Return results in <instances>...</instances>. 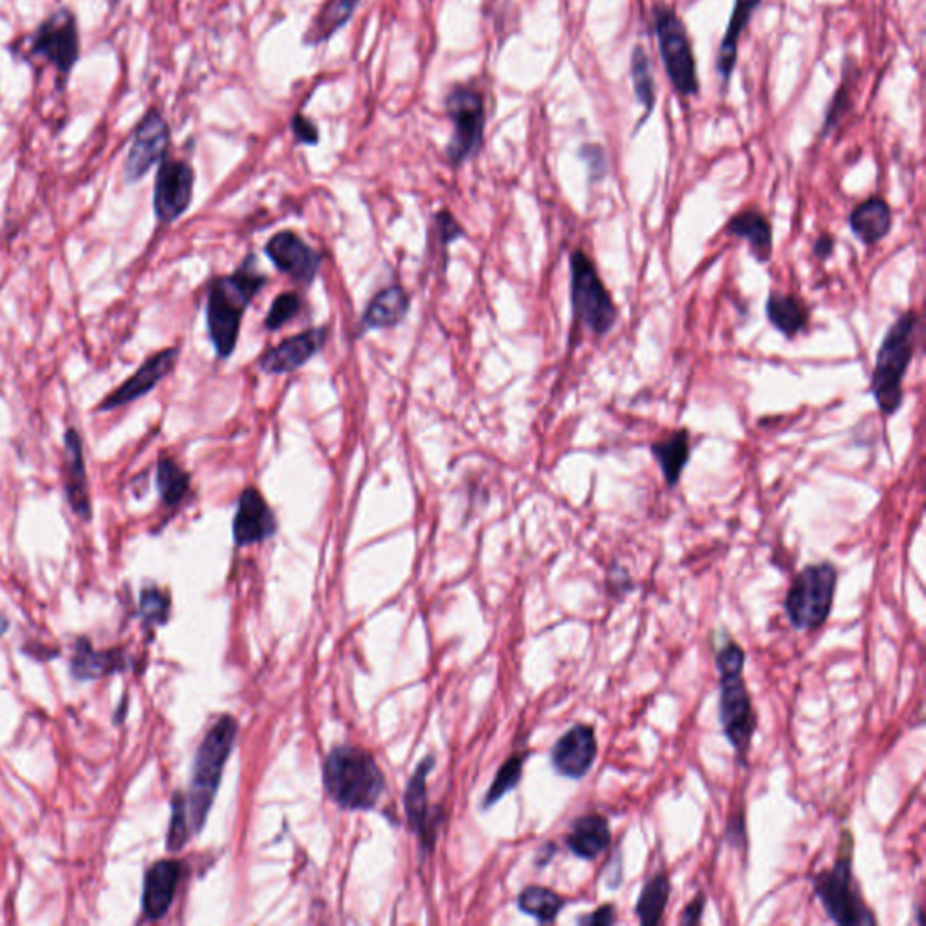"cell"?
Returning <instances> with one entry per match:
<instances>
[{"label": "cell", "mask_w": 926, "mask_h": 926, "mask_svg": "<svg viewBox=\"0 0 926 926\" xmlns=\"http://www.w3.org/2000/svg\"><path fill=\"white\" fill-rule=\"evenodd\" d=\"M852 860H854V840H852L851 831H843L837 860L831 869L818 872L817 876L812 877V891L829 919L837 925H877L874 912L866 905L862 891L858 886L854 871H852Z\"/></svg>", "instance_id": "5b68a950"}, {"label": "cell", "mask_w": 926, "mask_h": 926, "mask_svg": "<svg viewBox=\"0 0 926 926\" xmlns=\"http://www.w3.org/2000/svg\"><path fill=\"white\" fill-rule=\"evenodd\" d=\"M232 531L234 541L240 546L254 545L276 534V517L263 494L254 487L241 492Z\"/></svg>", "instance_id": "ac0fdd59"}, {"label": "cell", "mask_w": 926, "mask_h": 926, "mask_svg": "<svg viewBox=\"0 0 926 926\" xmlns=\"http://www.w3.org/2000/svg\"><path fill=\"white\" fill-rule=\"evenodd\" d=\"M653 28L671 86L675 87L682 98L699 95L701 82L696 73L695 53L684 22L668 6H657L653 10Z\"/></svg>", "instance_id": "9c48e42d"}, {"label": "cell", "mask_w": 926, "mask_h": 926, "mask_svg": "<svg viewBox=\"0 0 926 926\" xmlns=\"http://www.w3.org/2000/svg\"><path fill=\"white\" fill-rule=\"evenodd\" d=\"M156 483H158L161 503L169 509L180 505L191 491V476L187 475L171 456L158 458Z\"/></svg>", "instance_id": "1f68e13d"}, {"label": "cell", "mask_w": 926, "mask_h": 926, "mask_svg": "<svg viewBox=\"0 0 926 926\" xmlns=\"http://www.w3.org/2000/svg\"><path fill=\"white\" fill-rule=\"evenodd\" d=\"M834 248H837V240H834V236H831V234H823V236H820L817 241H815L812 254H815V257H818V259L826 260L834 254Z\"/></svg>", "instance_id": "f6af8a7d"}, {"label": "cell", "mask_w": 926, "mask_h": 926, "mask_svg": "<svg viewBox=\"0 0 926 926\" xmlns=\"http://www.w3.org/2000/svg\"><path fill=\"white\" fill-rule=\"evenodd\" d=\"M8 628H10V621H8L6 617L0 616V636H2V634H6V631H8Z\"/></svg>", "instance_id": "bcb514c9"}, {"label": "cell", "mask_w": 926, "mask_h": 926, "mask_svg": "<svg viewBox=\"0 0 926 926\" xmlns=\"http://www.w3.org/2000/svg\"><path fill=\"white\" fill-rule=\"evenodd\" d=\"M571 299L576 324L596 337L608 336L614 330L619 310L597 272L596 263L582 248L571 254Z\"/></svg>", "instance_id": "ba28073f"}, {"label": "cell", "mask_w": 926, "mask_h": 926, "mask_svg": "<svg viewBox=\"0 0 926 926\" xmlns=\"http://www.w3.org/2000/svg\"><path fill=\"white\" fill-rule=\"evenodd\" d=\"M670 896L671 882L668 872H657L642 886L636 908H634L639 923L645 926L659 925L662 922V916H664V911H667Z\"/></svg>", "instance_id": "f546056e"}, {"label": "cell", "mask_w": 926, "mask_h": 926, "mask_svg": "<svg viewBox=\"0 0 926 926\" xmlns=\"http://www.w3.org/2000/svg\"><path fill=\"white\" fill-rule=\"evenodd\" d=\"M727 236L747 241L752 256L758 263H767L773 256V225L764 212L746 209L727 221L724 228Z\"/></svg>", "instance_id": "603a6c76"}, {"label": "cell", "mask_w": 926, "mask_h": 926, "mask_svg": "<svg viewBox=\"0 0 926 926\" xmlns=\"http://www.w3.org/2000/svg\"><path fill=\"white\" fill-rule=\"evenodd\" d=\"M62 478L64 492L71 511L81 520L93 518L89 481H87L86 458H84V441L75 427H67L64 435V458H62Z\"/></svg>", "instance_id": "e0dca14e"}, {"label": "cell", "mask_w": 926, "mask_h": 926, "mask_svg": "<svg viewBox=\"0 0 926 926\" xmlns=\"http://www.w3.org/2000/svg\"><path fill=\"white\" fill-rule=\"evenodd\" d=\"M919 316L916 310H906L892 322L877 348L876 364L872 370V398L883 416H894L902 409L905 401L903 381H905L916 350V331Z\"/></svg>", "instance_id": "3957f363"}, {"label": "cell", "mask_w": 926, "mask_h": 926, "mask_svg": "<svg viewBox=\"0 0 926 926\" xmlns=\"http://www.w3.org/2000/svg\"><path fill=\"white\" fill-rule=\"evenodd\" d=\"M178 355H180L178 348H167V350L152 355L151 359H147L127 381L121 382L120 386L110 391L109 395L95 407V413H109V411L120 409V407L138 401L141 396L149 395L166 376L171 375L175 362H178Z\"/></svg>", "instance_id": "5bb4252c"}, {"label": "cell", "mask_w": 926, "mask_h": 926, "mask_svg": "<svg viewBox=\"0 0 926 926\" xmlns=\"http://www.w3.org/2000/svg\"><path fill=\"white\" fill-rule=\"evenodd\" d=\"M302 310L301 297L294 294V291H286L276 297V301L272 302L270 311L266 316L265 326L268 330H279L280 326L286 322L294 321Z\"/></svg>", "instance_id": "8d00e7d4"}, {"label": "cell", "mask_w": 926, "mask_h": 926, "mask_svg": "<svg viewBox=\"0 0 926 926\" xmlns=\"http://www.w3.org/2000/svg\"><path fill=\"white\" fill-rule=\"evenodd\" d=\"M126 668V659L121 651H98L93 648L89 639H78L71 659V673L78 681H93L100 677L116 673Z\"/></svg>", "instance_id": "484cf974"}, {"label": "cell", "mask_w": 926, "mask_h": 926, "mask_svg": "<svg viewBox=\"0 0 926 926\" xmlns=\"http://www.w3.org/2000/svg\"><path fill=\"white\" fill-rule=\"evenodd\" d=\"M716 671H719V722L722 733L736 753V760L746 764L756 732V711L752 693L744 679L746 651L738 642L730 641L716 651Z\"/></svg>", "instance_id": "6da1fadb"}, {"label": "cell", "mask_w": 926, "mask_h": 926, "mask_svg": "<svg viewBox=\"0 0 926 926\" xmlns=\"http://www.w3.org/2000/svg\"><path fill=\"white\" fill-rule=\"evenodd\" d=\"M767 321L786 339H795L809 326V308L806 302L791 294L771 291L766 302Z\"/></svg>", "instance_id": "4316f807"}, {"label": "cell", "mask_w": 926, "mask_h": 926, "mask_svg": "<svg viewBox=\"0 0 926 926\" xmlns=\"http://www.w3.org/2000/svg\"><path fill=\"white\" fill-rule=\"evenodd\" d=\"M436 226H438V231H440L441 243H444V245H449L453 241L464 236V231H461V226L458 225V221H456L455 217H453L447 211H441L436 214Z\"/></svg>", "instance_id": "b9f144b4"}, {"label": "cell", "mask_w": 926, "mask_h": 926, "mask_svg": "<svg viewBox=\"0 0 926 926\" xmlns=\"http://www.w3.org/2000/svg\"><path fill=\"white\" fill-rule=\"evenodd\" d=\"M30 55L53 65L64 82L67 81L81 56L76 17L65 8L51 13L30 36Z\"/></svg>", "instance_id": "30bf717a"}, {"label": "cell", "mask_w": 926, "mask_h": 926, "mask_svg": "<svg viewBox=\"0 0 926 926\" xmlns=\"http://www.w3.org/2000/svg\"><path fill=\"white\" fill-rule=\"evenodd\" d=\"M762 0H735L732 17L727 22L726 35L722 39L721 47L716 53V73L721 78L722 89H726L732 81L735 71L736 56H738V44L747 25L752 22L753 13L758 10Z\"/></svg>", "instance_id": "7402d4cb"}, {"label": "cell", "mask_w": 926, "mask_h": 926, "mask_svg": "<svg viewBox=\"0 0 926 926\" xmlns=\"http://www.w3.org/2000/svg\"><path fill=\"white\" fill-rule=\"evenodd\" d=\"M447 115L455 124L447 158L453 166H461L481 147L486 129V106L480 93L471 87H456L446 100Z\"/></svg>", "instance_id": "8fae6325"}, {"label": "cell", "mask_w": 926, "mask_h": 926, "mask_svg": "<svg viewBox=\"0 0 926 926\" xmlns=\"http://www.w3.org/2000/svg\"><path fill=\"white\" fill-rule=\"evenodd\" d=\"M566 847L583 862H594L608 851L611 843L610 823L599 812H588L572 821L565 838Z\"/></svg>", "instance_id": "44dd1931"}, {"label": "cell", "mask_w": 926, "mask_h": 926, "mask_svg": "<svg viewBox=\"0 0 926 926\" xmlns=\"http://www.w3.org/2000/svg\"><path fill=\"white\" fill-rule=\"evenodd\" d=\"M252 257L232 276L217 277L209 286L206 297V328L220 359L234 353L240 337L241 321L248 306L266 285V276L251 266Z\"/></svg>", "instance_id": "7a4b0ae2"}, {"label": "cell", "mask_w": 926, "mask_h": 926, "mask_svg": "<svg viewBox=\"0 0 926 926\" xmlns=\"http://www.w3.org/2000/svg\"><path fill=\"white\" fill-rule=\"evenodd\" d=\"M597 752L599 744L596 727L590 724H574L552 747V767L557 775L565 776L568 780H583L596 764Z\"/></svg>", "instance_id": "9a60e30c"}, {"label": "cell", "mask_w": 926, "mask_h": 926, "mask_svg": "<svg viewBox=\"0 0 926 926\" xmlns=\"http://www.w3.org/2000/svg\"><path fill=\"white\" fill-rule=\"evenodd\" d=\"M180 876L181 865L174 860H160L147 871L141 911L149 922H160L171 911Z\"/></svg>", "instance_id": "ffe728a7"}, {"label": "cell", "mask_w": 926, "mask_h": 926, "mask_svg": "<svg viewBox=\"0 0 926 926\" xmlns=\"http://www.w3.org/2000/svg\"><path fill=\"white\" fill-rule=\"evenodd\" d=\"M236 735L237 722L232 716H223L216 726L206 733L195 752L191 791L187 800L189 821L194 832H200L205 826L206 817L220 789L223 769L236 742Z\"/></svg>", "instance_id": "8992f818"}, {"label": "cell", "mask_w": 926, "mask_h": 926, "mask_svg": "<svg viewBox=\"0 0 926 926\" xmlns=\"http://www.w3.org/2000/svg\"><path fill=\"white\" fill-rule=\"evenodd\" d=\"M707 905V897L704 892H699L690 903H688L686 908L682 912L681 923L682 926H693L699 925L702 922V914L706 911Z\"/></svg>", "instance_id": "ee69618b"}, {"label": "cell", "mask_w": 926, "mask_h": 926, "mask_svg": "<svg viewBox=\"0 0 926 926\" xmlns=\"http://www.w3.org/2000/svg\"><path fill=\"white\" fill-rule=\"evenodd\" d=\"M838 568L831 561L807 565L786 594V616L798 631H817L829 621L837 596Z\"/></svg>", "instance_id": "52a82bcc"}, {"label": "cell", "mask_w": 926, "mask_h": 926, "mask_svg": "<svg viewBox=\"0 0 926 926\" xmlns=\"http://www.w3.org/2000/svg\"><path fill=\"white\" fill-rule=\"evenodd\" d=\"M651 456L661 467L662 478L675 489L691 458V436L688 429H677L650 446Z\"/></svg>", "instance_id": "d4e9b609"}, {"label": "cell", "mask_w": 926, "mask_h": 926, "mask_svg": "<svg viewBox=\"0 0 926 926\" xmlns=\"http://www.w3.org/2000/svg\"><path fill=\"white\" fill-rule=\"evenodd\" d=\"M892 209L882 195H872L869 200L858 203L849 214V226L852 234L862 241L863 245H877L892 231Z\"/></svg>", "instance_id": "cb8c5ba5"}, {"label": "cell", "mask_w": 926, "mask_h": 926, "mask_svg": "<svg viewBox=\"0 0 926 926\" xmlns=\"http://www.w3.org/2000/svg\"><path fill=\"white\" fill-rule=\"evenodd\" d=\"M577 925L583 926H611L617 923L616 906L611 903L599 906L596 912H590L586 916L577 917Z\"/></svg>", "instance_id": "60d3db41"}, {"label": "cell", "mask_w": 926, "mask_h": 926, "mask_svg": "<svg viewBox=\"0 0 926 926\" xmlns=\"http://www.w3.org/2000/svg\"><path fill=\"white\" fill-rule=\"evenodd\" d=\"M194 194V171L183 160L160 161L155 181V214L160 223H174L191 206Z\"/></svg>", "instance_id": "4fadbf2b"}, {"label": "cell", "mask_w": 926, "mask_h": 926, "mask_svg": "<svg viewBox=\"0 0 926 926\" xmlns=\"http://www.w3.org/2000/svg\"><path fill=\"white\" fill-rule=\"evenodd\" d=\"M265 251L277 270L305 286L313 283L321 268V254L294 232H279L268 241Z\"/></svg>", "instance_id": "2e32d148"}, {"label": "cell", "mask_w": 926, "mask_h": 926, "mask_svg": "<svg viewBox=\"0 0 926 926\" xmlns=\"http://www.w3.org/2000/svg\"><path fill=\"white\" fill-rule=\"evenodd\" d=\"M140 616L147 625H163L169 617V599L156 588L141 592Z\"/></svg>", "instance_id": "74e56055"}, {"label": "cell", "mask_w": 926, "mask_h": 926, "mask_svg": "<svg viewBox=\"0 0 926 926\" xmlns=\"http://www.w3.org/2000/svg\"><path fill=\"white\" fill-rule=\"evenodd\" d=\"M566 900L557 892L546 886H526L518 896V906L526 916L534 917L537 923H554L565 908Z\"/></svg>", "instance_id": "d6a6232c"}, {"label": "cell", "mask_w": 926, "mask_h": 926, "mask_svg": "<svg viewBox=\"0 0 926 926\" xmlns=\"http://www.w3.org/2000/svg\"><path fill=\"white\" fill-rule=\"evenodd\" d=\"M630 76L634 95H636L637 102L645 107V116H642L641 124L637 126L641 127L653 113L657 98L653 64H651L650 56L641 44H637L631 51Z\"/></svg>", "instance_id": "4dcf8cb0"}, {"label": "cell", "mask_w": 926, "mask_h": 926, "mask_svg": "<svg viewBox=\"0 0 926 926\" xmlns=\"http://www.w3.org/2000/svg\"><path fill=\"white\" fill-rule=\"evenodd\" d=\"M525 755H514L501 766L500 771L496 775L494 781H492L491 789L486 795L483 807L494 806L496 801L505 797L507 792L517 789L521 780V775H523V762H525Z\"/></svg>", "instance_id": "e575fe53"}, {"label": "cell", "mask_w": 926, "mask_h": 926, "mask_svg": "<svg viewBox=\"0 0 926 926\" xmlns=\"http://www.w3.org/2000/svg\"><path fill=\"white\" fill-rule=\"evenodd\" d=\"M324 787L342 809L368 811L384 791V775L375 758L361 747H337L324 762Z\"/></svg>", "instance_id": "277c9868"}, {"label": "cell", "mask_w": 926, "mask_h": 926, "mask_svg": "<svg viewBox=\"0 0 926 926\" xmlns=\"http://www.w3.org/2000/svg\"><path fill=\"white\" fill-rule=\"evenodd\" d=\"M849 109H851V87L847 84L845 76L843 82H841V86L838 87L837 95L832 98L829 110H827L826 121H823L821 135H829V132L838 126V121L843 118V115H845Z\"/></svg>", "instance_id": "f35d334b"}, {"label": "cell", "mask_w": 926, "mask_h": 926, "mask_svg": "<svg viewBox=\"0 0 926 926\" xmlns=\"http://www.w3.org/2000/svg\"><path fill=\"white\" fill-rule=\"evenodd\" d=\"M579 156L586 163L590 181H602L608 172V161H606V152L602 146L597 143H586L579 149Z\"/></svg>", "instance_id": "ab89813d"}, {"label": "cell", "mask_w": 926, "mask_h": 926, "mask_svg": "<svg viewBox=\"0 0 926 926\" xmlns=\"http://www.w3.org/2000/svg\"><path fill=\"white\" fill-rule=\"evenodd\" d=\"M359 2L361 0H330L313 28V42L324 41L337 30H341L342 25L350 21Z\"/></svg>", "instance_id": "836d02e7"}, {"label": "cell", "mask_w": 926, "mask_h": 926, "mask_svg": "<svg viewBox=\"0 0 926 926\" xmlns=\"http://www.w3.org/2000/svg\"><path fill=\"white\" fill-rule=\"evenodd\" d=\"M435 766V758L427 756L421 762V766L416 767L415 775L411 776L409 784H407L406 791V815L409 820V826L413 831L422 838L424 843L429 840V826H427V775ZM432 841V840H429Z\"/></svg>", "instance_id": "f1b7e54d"}, {"label": "cell", "mask_w": 926, "mask_h": 926, "mask_svg": "<svg viewBox=\"0 0 926 926\" xmlns=\"http://www.w3.org/2000/svg\"><path fill=\"white\" fill-rule=\"evenodd\" d=\"M191 821H189V809H187V800L181 797L180 792L175 795L172 800V818L171 827H169V837H167V847L169 851L178 852L185 847L189 840V832H191Z\"/></svg>", "instance_id": "d590c367"}, {"label": "cell", "mask_w": 926, "mask_h": 926, "mask_svg": "<svg viewBox=\"0 0 926 926\" xmlns=\"http://www.w3.org/2000/svg\"><path fill=\"white\" fill-rule=\"evenodd\" d=\"M326 333H328L326 328H316V330H306L299 336L286 339L263 355L259 362L260 370L268 375H280V373L299 370L310 361L311 356L322 350V345L326 344Z\"/></svg>", "instance_id": "d6986e66"}, {"label": "cell", "mask_w": 926, "mask_h": 926, "mask_svg": "<svg viewBox=\"0 0 926 926\" xmlns=\"http://www.w3.org/2000/svg\"><path fill=\"white\" fill-rule=\"evenodd\" d=\"M171 146V129L160 110L151 109L141 118L130 140L129 155L124 163L127 183L140 181L156 163H160Z\"/></svg>", "instance_id": "7c38bea8"}, {"label": "cell", "mask_w": 926, "mask_h": 926, "mask_svg": "<svg viewBox=\"0 0 926 926\" xmlns=\"http://www.w3.org/2000/svg\"><path fill=\"white\" fill-rule=\"evenodd\" d=\"M409 297L401 286H390L381 294H376L375 299L370 302L366 308V313L362 317V324L364 328L375 330V328H393L398 322L404 321V317L409 311Z\"/></svg>", "instance_id": "83f0119b"}, {"label": "cell", "mask_w": 926, "mask_h": 926, "mask_svg": "<svg viewBox=\"0 0 926 926\" xmlns=\"http://www.w3.org/2000/svg\"><path fill=\"white\" fill-rule=\"evenodd\" d=\"M291 127H294V135H296L297 140L301 141V143L316 146L317 141H319V130H317L316 124L305 118V116H294Z\"/></svg>", "instance_id": "7bdbcfd3"}]
</instances>
